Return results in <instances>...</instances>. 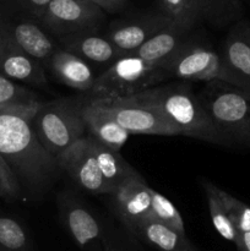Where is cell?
I'll list each match as a JSON object with an SVG mask.
<instances>
[{"label": "cell", "instance_id": "30bf717a", "mask_svg": "<svg viewBox=\"0 0 250 251\" xmlns=\"http://www.w3.org/2000/svg\"><path fill=\"white\" fill-rule=\"evenodd\" d=\"M59 168L64 169L70 178L87 193L93 195L110 194L97 161L93 156L88 136L74 144L58 158Z\"/></svg>", "mask_w": 250, "mask_h": 251}, {"label": "cell", "instance_id": "603a6c76", "mask_svg": "<svg viewBox=\"0 0 250 251\" xmlns=\"http://www.w3.org/2000/svg\"><path fill=\"white\" fill-rule=\"evenodd\" d=\"M202 188L205 190L210 217L215 229L223 239L237 244L239 233L230 221L227 207H225L222 195H221V189L207 180L202 181Z\"/></svg>", "mask_w": 250, "mask_h": 251}, {"label": "cell", "instance_id": "f1b7e54d", "mask_svg": "<svg viewBox=\"0 0 250 251\" xmlns=\"http://www.w3.org/2000/svg\"><path fill=\"white\" fill-rule=\"evenodd\" d=\"M21 195V184L7 164L4 157L0 154V198L5 200H14Z\"/></svg>", "mask_w": 250, "mask_h": 251}, {"label": "cell", "instance_id": "d6986e66", "mask_svg": "<svg viewBox=\"0 0 250 251\" xmlns=\"http://www.w3.org/2000/svg\"><path fill=\"white\" fill-rule=\"evenodd\" d=\"M10 39L29 56L38 60L42 65H48L56 50L50 37L39 26L32 22H20L15 25Z\"/></svg>", "mask_w": 250, "mask_h": 251}, {"label": "cell", "instance_id": "cb8c5ba5", "mask_svg": "<svg viewBox=\"0 0 250 251\" xmlns=\"http://www.w3.org/2000/svg\"><path fill=\"white\" fill-rule=\"evenodd\" d=\"M202 20L215 27H225L242 19V0H200Z\"/></svg>", "mask_w": 250, "mask_h": 251}, {"label": "cell", "instance_id": "7c38bea8", "mask_svg": "<svg viewBox=\"0 0 250 251\" xmlns=\"http://www.w3.org/2000/svg\"><path fill=\"white\" fill-rule=\"evenodd\" d=\"M171 22L161 11L147 14L139 19L114 25L107 33V37L123 56L134 53L139 47Z\"/></svg>", "mask_w": 250, "mask_h": 251}, {"label": "cell", "instance_id": "7a4b0ae2", "mask_svg": "<svg viewBox=\"0 0 250 251\" xmlns=\"http://www.w3.org/2000/svg\"><path fill=\"white\" fill-rule=\"evenodd\" d=\"M132 97L161 113L183 136L225 146V139L198 95L185 83L153 86Z\"/></svg>", "mask_w": 250, "mask_h": 251}, {"label": "cell", "instance_id": "6da1fadb", "mask_svg": "<svg viewBox=\"0 0 250 251\" xmlns=\"http://www.w3.org/2000/svg\"><path fill=\"white\" fill-rule=\"evenodd\" d=\"M0 154L19 180L31 188L46 186L59 168L37 137L31 119L14 113H0Z\"/></svg>", "mask_w": 250, "mask_h": 251}, {"label": "cell", "instance_id": "836d02e7", "mask_svg": "<svg viewBox=\"0 0 250 251\" xmlns=\"http://www.w3.org/2000/svg\"><path fill=\"white\" fill-rule=\"evenodd\" d=\"M0 251H9V250H6V249H4L2 247H0Z\"/></svg>", "mask_w": 250, "mask_h": 251}, {"label": "cell", "instance_id": "7402d4cb", "mask_svg": "<svg viewBox=\"0 0 250 251\" xmlns=\"http://www.w3.org/2000/svg\"><path fill=\"white\" fill-rule=\"evenodd\" d=\"M64 221L69 233L80 247L85 248L98 239L100 227L95 216L77 202H65Z\"/></svg>", "mask_w": 250, "mask_h": 251}, {"label": "cell", "instance_id": "3957f363", "mask_svg": "<svg viewBox=\"0 0 250 251\" xmlns=\"http://www.w3.org/2000/svg\"><path fill=\"white\" fill-rule=\"evenodd\" d=\"M205 83L198 97L225 146L250 147V91L218 78Z\"/></svg>", "mask_w": 250, "mask_h": 251}, {"label": "cell", "instance_id": "f546056e", "mask_svg": "<svg viewBox=\"0 0 250 251\" xmlns=\"http://www.w3.org/2000/svg\"><path fill=\"white\" fill-rule=\"evenodd\" d=\"M105 12H117L122 9L127 0H91Z\"/></svg>", "mask_w": 250, "mask_h": 251}, {"label": "cell", "instance_id": "9a60e30c", "mask_svg": "<svg viewBox=\"0 0 250 251\" xmlns=\"http://www.w3.org/2000/svg\"><path fill=\"white\" fill-rule=\"evenodd\" d=\"M49 69L63 85L86 93L90 92L97 77L87 61L65 49L54 51Z\"/></svg>", "mask_w": 250, "mask_h": 251}, {"label": "cell", "instance_id": "e575fe53", "mask_svg": "<svg viewBox=\"0 0 250 251\" xmlns=\"http://www.w3.org/2000/svg\"><path fill=\"white\" fill-rule=\"evenodd\" d=\"M108 251H119V250H114V249H109Z\"/></svg>", "mask_w": 250, "mask_h": 251}, {"label": "cell", "instance_id": "52a82bcc", "mask_svg": "<svg viewBox=\"0 0 250 251\" xmlns=\"http://www.w3.org/2000/svg\"><path fill=\"white\" fill-rule=\"evenodd\" d=\"M161 68L167 77L208 82L220 78V53L189 38L161 64Z\"/></svg>", "mask_w": 250, "mask_h": 251}, {"label": "cell", "instance_id": "ffe728a7", "mask_svg": "<svg viewBox=\"0 0 250 251\" xmlns=\"http://www.w3.org/2000/svg\"><path fill=\"white\" fill-rule=\"evenodd\" d=\"M41 103L33 91L0 75V113H14L32 119Z\"/></svg>", "mask_w": 250, "mask_h": 251}, {"label": "cell", "instance_id": "d6a6232c", "mask_svg": "<svg viewBox=\"0 0 250 251\" xmlns=\"http://www.w3.org/2000/svg\"><path fill=\"white\" fill-rule=\"evenodd\" d=\"M9 39H10L9 36H4V34L0 33V53H1L2 49H4L5 47H6V44H7V42H9Z\"/></svg>", "mask_w": 250, "mask_h": 251}, {"label": "cell", "instance_id": "484cf974", "mask_svg": "<svg viewBox=\"0 0 250 251\" xmlns=\"http://www.w3.org/2000/svg\"><path fill=\"white\" fill-rule=\"evenodd\" d=\"M150 216L158 222L168 226L180 234L186 235L184 220L174 203H172L164 195L151 189V212Z\"/></svg>", "mask_w": 250, "mask_h": 251}, {"label": "cell", "instance_id": "8992f818", "mask_svg": "<svg viewBox=\"0 0 250 251\" xmlns=\"http://www.w3.org/2000/svg\"><path fill=\"white\" fill-rule=\"evenodd\" d=\"M91 104L131 135L178 136L180 131L153 108L144 104L132 96L120 98L87 100Z\"/></svg>", "mask_w": 250, "mask_h": 251}, {"label": "cell", "instance_id": "2e32d148", "mask_svg": "<svg viewBox=\"0 0 250 251\" xmlns=\"http://www.w3.org/2000/svg\"><path fill=\"white\" fill-rule=\"evenodd\" d=\"M81 114L86 124L87 136L114 151H120L131 135L112 118L93 107L87 100L81 105Z\"/></svg>", "mask_w": 250, "mask_h": 251}, {"label": "cell", "instance_id": "277c9868", "mask_svg": "<svg viewBox=\"0 0 250 251\" xmlns=\"http://www.w3.org/2000/svg\"><path fill=\"white\" fill-rule=\"evenodd\" d=\"M81 105L82 103L69 100L42 102L32 117L37 137L56 161L74 144L87 136Z\"/></svg>", "mask_w": 250, "mask_h": 251}, {"label": "cell", "instance_id": "44dd1931", "mask_svg": "<svg viewBox=\"0 0 250 251\" xmlns=\"http://www.w3.org/2000/svg\"><path fill=\"white\" fill-rule=\"evenodd\" d=\"M90 139L91 149H92L93 156L97 161L98 167L100 169L103 178L107 181L110 189V195L115 191V189L123 183L126 178L134 176L137 172L119 154V151L109 149L100 142Z\"/></svg>", "mask_w": 250, "mask_h": 251}, {"label": "cell", "instance_id": "4dcf8cb0", "mask_svg": "<svg viewBox=\"0 0 250 251\" xmlns=\"http://www.w3.org/2000/svg\"><path fill=\"white\" fill-rule=\"evenodd\" d=\"M25 1L27 2V5L29 6V9H31L32 11H33L34 14L38 16V15L41 14L44 9H46L47 5H48L49 2L53 1V0H25Z\"/></svg>", "mask_w": 250, "mask_h": 251}, {"label": "cell", "instance_id": "ba28073f", "mask_svg": "<svg viewBox=\"0 0 250 251\" xmlns=\"http://www.w3.org/2000/svg\"><path fill=\"white\" fill-rule=\"evenodd\" d=\"M104 12L91 0H53L37 17L50 31L65 36L95 29Z\"/></svg>", "mask_w": 250, "mask_h": 251}, {"label": "cell", "instance_id": "5bb4252c", "mask_svg": "<svg viewBox=\"0 0 250 251\" xmlns=\"http://www.w3.org/2000/svg\"><path fill=\"white\" fill-rule=\"evenodd\" d=\"M61 44L65 50L95 64L113 63L122 56L108 37L96 33L95 29L65 34Z\"/></svg>", "mask_w": 250, "mask_h": 251}, {"label": "cell", "instance_id": "9c48e42d", "mask_svg": "<svg viewBox=\"0 0 250 251\" xmlns=\"http://www.w3.org/2000/svg\"><path fill=\"white\" fill-rule=\"evenodd\" d=\"M220 59L218 80L250 91V22L233 25L222 44Z\"/></svg>", "mask_w": 250, "mask_h": 251}, {"label": "cell", "instance_id": "4316f807", "mask_svg": "<svg viewBox=\"0 0 250 251\" xmlns=\"http://www.w3.org/2000/svg\"><path fill=\"white\" fill-rule=\"evenodd\" d=\"M0 247L9 251H24L27 235L24 228L12 218L0 217Z\"/></svg>", "mask_w": 250, "mask_h": 251}, {"label": "cell", "instance_id": "4fadbf2b", "mask_svg": "<svg viewBox=\"0 0 250 251\" xmlns=\"http://www.w3.org/2000/svg\"><path fill=\"white\" fill-rule=\"evenodd\" d=\"M0 73L11 80L21 81L34 87L46 88L48 86L43 65L22 51L11 39L0 53Z\"/></svg>", "mask_w": 250, "mask_h": 251}, {"label": "cell", "instance_id": "83f0119b", "mask_svg": "<svg viewBox=\"0 0 250 251\" xmlns=\"http://www.w3.org/2000/svg\"><path fill=\"white\" fill-rule=\"evenodd\" d=\"M221 195H222L223 202L227 207L230 221L233 222L238 233L240 234V233L250 232V206L245 205L244 202H242L222 189H221Z\"/></svg>", "mask_w": 250, "mask_h": 251}, {"label": "cell", "instance_id": "ac0fdd59", "mask_svg": "<svg viewBox=\"0 0 250 251\" xmlns=\"http://www.w3.org/2000/svg\"><path fill=\"white\" fill-rule=\"evenodd\" d=\"M134 234L158 251H198L186 235L180 234L151 216H147L139 223Z\"/></svg>", "mask_w": 250, "mask_h": 251}, {"label": "cell", "instance_id": "8fae6325", "mask_svg": "<svg viewBox=\"0 0 250 251\" xmlns=\"http://www.w3.org/2000/svg\"><path fill=\"white\" fill-rule=\"evenodd\" d=\"M122 222L134 233L139 223L151 212V188L139 173L125 179L112 194Z\"/></svg>", "mask_w": 250, "mask_h": 251}, {"label": "cell", "instance_id": "1f68e13d", "mask_svg": "<svg viewBox=\"0 0 250 251\" xmlns=\"http://www.w3.org/2000/svg\"><path fill=\"white\" fill-rule=\"evenodd\" d=\"M235 247L238 251H250V232L240 233Z\"/></svg>", "mask_w": 250, "mask_h": 251}, {"label": "cell", "instance_id": "d4e9b609", "mask_svg": "<svg viewBox=\"0 0 250 251\" xmlns=\"http://www.w3.org/2000/svg\"><path fill=\"white\" fill-rule=\"evenodd\" d=\"M159 11L172 22L193 29L202 20L200 0H158Z\"/></svg>", "mask_w": 250, "mask_h": 251}, {"label": "cell", "instance_id": "e0dca14e", "mask_svg": "<svg viewBox=\"0 0 250 251\" xmlns=\"http://www.w3.org/2000/svg\"><path fill=\"white\" fill-rule=\"evenodd\" d=\"M191 29L181 25L171 22L167 27L157 32L149 41L145 42L136 49L132 55L140 56L145 60L152 63L162 64L167 58L172 55L179 47L185 43L190 37Z\"/></svg>", "mask_w": 250, "mask_h": 251}, {"label": "cell", "instance_id": "5b68a950", "mask_svg": "<svg viewBox=\"0 0 250 251\" xmlns=\"http://www.w3.org/2000/svg\"><path fill=\"white\" fill-rule=\"evenodd\" d=\"M166 78L168 77L161 64L126 54L113 61L104 73L96 77L87 100L130 97Z\"/></svg>", "mask_w": 250, "mask_h": 251}]
</instances>
